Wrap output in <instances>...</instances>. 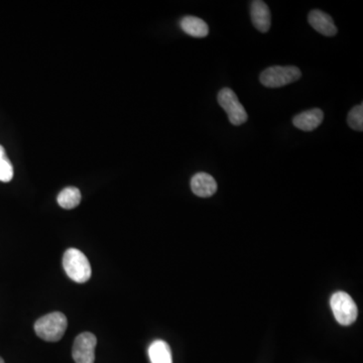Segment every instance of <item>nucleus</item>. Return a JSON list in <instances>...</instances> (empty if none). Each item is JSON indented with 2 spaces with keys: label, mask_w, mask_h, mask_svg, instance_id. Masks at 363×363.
<instances>
[{
  "label": "nucleus",
  "mask_w": 363,
  "mask_h": 363,
  "mask_svg": "<svg viewBox=\"0 0 363 363\" xmlns=\"http://www.w3.org/2000/svg\"><path fill=\"white\" fill-rule=\"evenodd\" d=\"M68 321L61 312H54L41 317L35 324L37 335L48 342L61 340L67 330Z\"/></svg>",
  "instance_id": "1"
},
{
  "label": "nucleus",
  "mask_w": 363,
  "mask_h": 363,
  "mask_svg": "<svg viewBox=\"0 0 363 363\" xmlns=\"http://www.w3.org/2000/svg\"><path fill=\"white\" fill-rule=\"evenodd\" d=\"M63 266L67 276L76 283H86L91 278L92 270L89 261L82 252L76 248H70L65 252Z\"/></svg>",
  "instance_id": "2"
},
{
  "label": "nucleus",
  "mask_w": 363,
  "mask_h": 363,
  "mask_svg": "<svg viewBox=\"0 0 363 363\" xmlns=\"http://www.w3.org/2000/svg\"><path fill=\"white\" fill-rule=\"evenodd\" d=\"M302 72L295 66H274L263 71L259 77L261 84L268 88H279L296 82Z\"/></svg>",
  "instance_id": "3"
},
{
  "label": "nucleus",
  "mask_w": 363,
  "mask_h": 363,
  "mask_svg": "<svg viewBox=\"0 0 363 363\" xmlns=\"http://www.w3.org/2000/svg\"><path fill=\"white\" fill-rule=\"evenodd\" d=\"M330 306L339 324L349 326L352 323L355 322L358 315L357 306L347 292H335L331 297Z\"/></svg>",
  "instance_id": "4"
},
{
  "label": "nucleus",
  "mask_w": 363,
  "mask_h": 363,
  "mask_svg": "<svg viewBox=\"0 0 363 363\" xmlns=\"http://www.w3.org/2000/svg\"><path fill=\"white\" fill-rule=\"evenodd\" d=\"M217 100L220 106L227 114L228 120L231 124L239 127L248 121V115L246 110L244 109L243 105L241 104L232 89L223 88L220 90Z\"/></svg>",
  "instance_id": "5"
},
{
  "label": "nucleus",
  "mask_w": 363,
  "mask_h": 363,
  "mask_svg": "<svg viewBox=\"0 0 363 363\" xmlns=\"http://www.w3.org/2000/svg\"><path fill=\"white\" fill-rule=\"evenodd\" d=\"M96 336L85 332L75 339L73 345V360L76 363H94L95 362Z\"/></svg>",
  "instance_id": "6"
},
{
  "label": "nucleus",
  "mask_w": 363,
  "mask_h": 363,
  "mask_svg": "<svg viewBox=\"0 0 363 363\" xmlns=\"http://www.w3.org/2000/svg\"><path fill=\"white\" fill-rule=\"evenodd\" d=\"M250 17L254 28L261 32H268L272 26V15L265 1L255 0L250 6Z\"/></svg>",
  "instance_id": "7"
},
{
  "label": "nucleus",
  "mask_w": 363,
  "mask_h": 363,
  "mask_svg": "<svg viewBox=\"0 0 363 363\" xmlns=\"http://www.w3.org/2000/svg\"><path fill=\"white\" fill-rule=\"evenodd\" d=\"M310 26L317 32L325 37H333L337 34V28L334 24L333 19L326 12L319 10H312L308 17Z\"/></svg>",
  "instance_id": "8"
},
{
  "label": "nucleus",
  "mask_w": 363,
  "mask_h": 363,
  "mask_svg": "<svg viewBox=\"0 0 363 363\" xmlns=\"http://www.w3.org/2000/svg\"><path fill=\"white\" fill-rule=\"evenodd\" d=\"M191 189L198 197L208 198L216 193L217 183L209 174L197 173L191 179Z\"/></svg>",
  "instance_id": "9"
},
{
  "label": "nucleus",
  "mask_w": 363,
  "mask_h": 363,
  "mask_svg": "<svg viewBox=\"0 0 363 363\" xmlns=\"http://www.w3.org/2000/svg\"><path fill=\"white\" fill-rule=\"evenodd\" d=\"M324 120V112L319 109L301 112L292 118V124L303 131H313Z\"/></svg>",
  "instance_id": "10"
},
{
  "label": "nucleus",
  "mask_w": 363,
  "mask_h": 363,
  "mask_svg": "<svg viewBox=\"0 0 363 363\" xmlns=\"http://www.w3.org/2000/svg\"><path fill=\"white\" fill-rule=\"evenodd\" d=\"M182 30L193 37H205L209 34V26L203 19L193 15H187L180 21Z\"/></svg>",
  "instance_id": "11"
},
{
  "label": "nucleus",
  "mask_w": 363,
  "mask_h": 363,
  "mask_svg": "<svg viewBox=\"0 0 363 363\" xmlns=\"http://www.w3.org/2000/svg\"><path fill=\"white\" fill-rule=\"evenodd\" d=\"M149 357L151 363H173L171 348L162 340H156L149 345Z\"/></svg>",
  "instance_id": "12"
},
{
  "label": "nucleus",
  "mask_w": 363,
  "mask_h": 363,
  "mask_svg": "<svg viewBox=\"0 0 363 363\" xmlns=\"http://www.w3.org/2000/svg\"><path fill=\"white\" fill-rule=\"evenodd\" d=\"M57 200L62 208L67 209V210L76 208L81 202L80 190L75 187H68L62 190Z\"/></svg>",
  "instance_id": "13"
},
{
  "label": "nucleus",
  "mask_w": 363,
  "mask_h": 363,
  "mask_svg": "<svg viewBox=\"0 0 363 363\" xmlns=\"http://www.w3.org/2000/svg\"><path fill=\"white\" fill-rule=\"evenodd\" d=\"M12 178L13 167L12 162L6 155L4 147L0 145V182H10Z\"/></svg>",
  "instance_id": "14"
},
{
  "label": "nucleus",
  "mask_w": 363,
  "mask_h": 363,
  "mask_svg": "<svg viewBox=\"0 0 363 363\" xmlns=\"http://www.w3.org/2000/svg\"><path fill=\"white\" fill-rule=\"evenodd\" d=\"M347 122L349 127L354 131H363V104L357 105L353 107L349 111L348 118H347Z\"/></svg>",
  "instance_id": "15"
},
{
  "label": "nucleus",
  "mask_w": 363,
  "mask_h": 363,
  "mask_svg": "<svg viewBox=\"0 0 363 363\" xmlns=\"http://www.w3.org/2000/svg\"><path fill=\"white\" fill-rule=\"evenodd\" d=\"M0 363H4V360H2V358H1V357H0Z\"/></svg>",
  "instance_id": "16"
}]
</instances>
